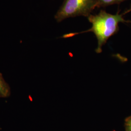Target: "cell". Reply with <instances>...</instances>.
<instances>
[{
	"mask_svg": "<svg viewBox=\"0 0 131 131\" xmlns=\"http://www.w3.org/2000/svg\"><path fill=\"white\" fill-rule=\"evenodd\" d=\"M125 125L126 131H131V116L126 119Z\"/></svg>",
	"mask_w": 131,
	"mask_h": 131,
	"instance_id": "5b68a950",
	"label": "cell"
},
{
	"mask_svg": "<svg viewBox=\"0 0 131 131\" xmlns=\"http://www.w3.org/2000/svg\"><path fill=\"white\" fill-rule=\"evenodd\" d=\"M130 11L131 9L123 14H119V12H117L116 14H111L102 10L98 14L94 15L90 14L87 17L89 23L92 24L90 29L80 32L65 34L62 38H67L83 33L92 32L95 35L98 41L95 51L97 53H100L102 52V48L109 38L118 32L119 24L131 23V20H126L123 18V15Z\"/></svg>",
	"mask_w": 131,
	"mask_h": 131,
	"instance_id": "6da1fadb",
	"label": "cell"
},
{
	"mask_svg": "<svg viewBox=\"0 0 131 131\" xmlns=\"http://www.w3.org/2000/svg\"><path fill=\"white\" fill-rule=\"evenodd\" d=\"M97 0H64L54 15L56 22L78 16L89 17L97 5Z\"/></svg>",
	"mask_w": 131,
	"mask_h": 131,
	"instance_id": "7a4b0ae2",
	"label": "cell"
},
{
	"mask_svg": "<svg viewBox=\"0 0 131 131\" xmlns=\"http://www.w3.org/2000/svg\"><path fill=\"white\" fill-rule=\"evenodd\" d=\"M127 0H97V8L106 7L109 5L119 4Z\"/></svg>",
	"mask_w": 131,
	"mask_h": 131,
	"instance_id": "277c9868",
	"label": "cell"
},
{
	"mask_svg": "<svg viewBox=\"0 0 131 131\" xmlns=\"http://www.w3.org/2000/svg\"><path fill=\"white\" fill-rule=\"evenodd\" d=\"M11 94L9 84L5 81L2 73H0V98H7Z\"/></svg>",
	"mask_w": 131,
	"mask_h": 131,
	"instance_id": "3957f363",
	"label": "cell"
}]
</instances>
